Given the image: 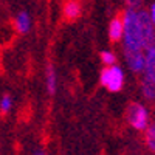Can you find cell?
I'll return each mask as SVG.
<instances>
[{"instance_id":"1","label":"cell","mask_w":155,"mask_h":155,"mask_svg":"<svg viewBox=\"0 0 155 155\" xmlns=\"http://www.w3.org/2000/svg\"><path fill=\"white\" fill-rule=\"evenodd\" d=\"M121 19L124 25V51H144L155 47V27L147 11L129 6Z\"/></svg>"},{"instance_id":"2","label":"cell","mask_w":155,"mask_h":155,"mask_svg":"<svg viewBox=\"0 0 155 155\" xmlns=\"http://www.w3.org/2000/svg\"><path fill=\"white\" fill-rule=\"evenodd\" d=\"M124 81H126V76H124V70L120 65H107L106 68L101 70L99 74V82L101 85L107 88L109 92L115 93V92H120V90L124 87Z\"/></svg>"},{"instance_id":"3","label":"cell","mask_w":155,"mask_h":155,"mask_svg":"<svg viewBox=\"0 0 155 155\" xmlns=\"http://www.w3.org/2000/svg\"><path fill=\"white\" fill-rule=\"evenodd\" d=\"M126 118L134 129L137 130H146L149 126V112L147 109L140 104V102H132L126 110Z\"/></svg>"},{"instance_id":"4","label":"cell","mask_w":155,"mask_h":155,"mask_svg":"<svg viewBox=\"0 0 155 155\" xmlns=\"http://www.w3.org/2000/svg\"><path fill=\"white\" fill-rule=\"evenodd\" d=\"M126 64L134 73H143L144 71V51H124Z\"/></svg>"},{"instance_id":"5","label":"cell","mask_w":155,"mask_h":155,"mask_svg":"<svg viewBox=\"0 0 155 155\" xmlns=\"http://www.w3.org/2000/svg\"><path fill=\"white\" fill-rule=\"evenodd\" d=\"M144 58H146V64H144L143 74L146 79H149L155 85V47L144 50Z\"/></svg>"},{"instance_id":"6","label":"cell","mask_w":155,"mask_h":155,"mask_svg":"<svg viewBox=\"0 0 155 155\" xmlns=\"http://www.w3.org/2000/svg\"><path fill=\"white\" fill-rule=\"evenodd\" d=\"M124 34V25L121 17H113L109 23V39L112 42H120L123 41Z\"/></svg>"},{"instance_id":"7","label":"cell","mask_w":155,"mask_h":155,"mask_svg":"<svg viewBox=\"0 0 155 155\" xmlns=\"http://www.w3.org/2000/svg\"><path fill=\"white\" fill-rule=\"evenodd\" d=\"M14 25H16V30L20 33V34H27L30 30H31V17L27 11H20L19 14L16 16L14 19Z\"/></svg>"},{"instance_id":"8","label":"cell","mask_w":155,"mask_h":155,"mask_svg":"<svg viewBox=\"0 0 155 155\" xmlns=\"http://www.w3.org/2000/svg\"><path fill=\"white\" fill-rule=\"evenodd\" d=\"M82 12V6L79 3V0H68V2L64 5V16L68 20H74L81 16Z\"/></svg>"},{"instance_id":"9","label":"cell","mask_w":155,"mask_h":155,"mask_svg":"<svg viewBox=\"0 0 155 155\" xmlns=\"http://www.w3.org/2000/svg\"><path fill=\"white\" fill-rule=\"evenodd\" d=\"M45 85H47V92L50 95H54L56 93V88H58V74L54 67L48 64L47 70H45Z\"/></svg>"},{"instance_id":"10","label":"cell","mask_w":155,"mask_h":155,"mask_svg":"<svg viewBox=\"0 0 155 155\" xmlns=\"http://www.w3.org/2000/svg\"><path fill=\"white\" fill-rule=\"evenodd\" d=\"M144 143L150 152L155 153V123L149 124L147 129L144 130Z\"/></svg>"},{"instance_id":"11","label":"cell","mask_w":155,"mask_h":155,"mask_svg":"<svg viewBox=\"0 0 155 155\" xmlns=\"http://www.w3.org/2000/svg\"><path fill=\"white\" fill-rule=\"evenodd\" d=\"M141 92H143V96L149 101H153L155 99V85L146 79V78H143V81H141Z\"/></svg>"},{"instance_id":"12","label":"cell","mask_w":155,"mask_h":155,"mask_svg":"<svg viewBox=\"0 0 155 155\" xmlns=\"http://www.w3.org/2000/svg\"><path fill=\"white\" fill-rule=\"evenodd\" d=\"M99 58H101V62L104 64L106 67H107V65H115V64H116V56H115L113 51H110V50L101 51Z\"/></svg>"},{"instance_id":"13","label":"cell","mask_w":155,"mask_h":155,"mask_svg":"<svg viewBox=\"0 0 155 155\" xmlns=\"http://www.w3.org/2000/svg\"><path fill=\"white\" fill-rule=\"evenodd\" d=\"M11 109H12V96L11 95H3L2 98H0V110H2L3 113H6Z\"/></svg>"},{"instance_id":"14","label":"cell","mask_w":155,"mask_h":155,"mask_svg":"<svg viewBox=\"0 0 155 155\" xmlns=\"http://www.w3.org/2000/svg\"><path fill=\"white\" fill-rule=\"evenodd\" d=\"M149 17H150V20H152V23H153V27H155V3H152V5H150V9H149Z\"/></svg>"},{"instance_id":"15","label":"cell","mask_w":155,"mask_h":155,"mask_svg":"<svg viewBox=\"0 0 155 155\" xmlns=\"http://www.w3.org/2000/svg\"><path fill=\"white\" fill-rule=\"evenodd\" d=\"M126 2H127V5L130 8H137V6H140L141 0H126Z\"/></svg>"},{"instance_id":"16","label":"cell","mask_w":155,"mask_h":155,"mask_svg":"<svg viewBox=\"0 0 155 155\" xmlns=\"http://www.w3.org/2000/svg\"><path fill=\"white\" fill-rule=\"evenodd\" d=\"M34 155H45L44 152H41V150H37V152H34Z\"/></svg>"}]
</instances>
